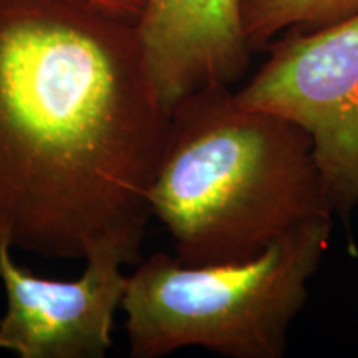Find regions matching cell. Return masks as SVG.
<instances>
[{"mask_svg":"<svg viewBox=\"0 0 358 358\" xmlns=\"http://www.w3.org/2000/svg\"><path fill=\"white\" fill-rule=\"evenodd\" d=\"M334 217L310 221L244 262L187 266L155 252L127 277L129 355L201 347L227 358H282L330 245Z\"/></svg>","mask_w":358,"mask_h":358,"instance_id":"cell-3","label":"cell"},{"mask_svg":"<svg viewBox=\"0 0 358 358\" xmlns=\"http://www.w3.org/2000/svg\"><path fill=\"white\" fill-rule=\"evenodd\" d=\"M136 30L148 73L168 110L206 87H232L249 66L243 0H145Z\"/></svg>","mask_w":358,"mask_h":358,"instance_id":"cell-6","label":"cell"},{"mask_svg":"<svg viewBox=\"0 0 358 358\" xmlns=\"http://www.w3.org/2000/svg\"><path fill=\"white\" fill-rule=\"evenodd\" d=\"M85 262L78 279H47L20 267L12 249L0 245V282L7 297L0 317V352L19 358L106 357L128 274L113 254Z\"/></svg>","mask_w":358,"mask_h":358,"instance_id":"cell-5","label":"cell"},{"mask_svg":"<svg viewBox=\"0 0 358 358\" xmlns=\"http://www.w3.org/2000/svg\"><path fill=\"white\" fill-rule=\"evenodd\" d=\"M169 116L136 22L88 0H0V245L140 262Z\"/></svg>","mask_w":358,"mask_h":358,"instance_id":"cell-1","label":"cell"},{"mask_svg":"<svg viewBox=\"0 0 358 358\" xmlns=\"http://www.w3.org/2000/svg\"><path fill=\"white\" fill-rule=\"evenodd\" d=\"M358 12V0H243L250 47L264 48L289 30H313Z\"/></svg>","mask_w":358,"mask_h":358,"instance_id":"cell-7","label":"cell"},{"mask_svg":"<svg viewBox=\"0 0 358 358\" xmlns=\"http://www.w3.org/2000/svg\"><path fill=\"white\" fill-rule=\"evenodd\" d=\"M236 98L308 134L334 216L358 208V12L313 30H289Z\"/></svg>","mask_w":358,"mask_h":358,"instance_id":"cell-4","label":"cell"},{"mask_svg":"<svg viewBox=\"0 0 358 358\" xmlns=\"http://www.w3.org/2000/svg\"><path fill=\"white\" fill-rule=\"evenodd\" d=\"M93 6H98L122 19L136 22L140 17L145 0H88Z\"/></svg>","mask_w":358,"mask_h":358,"instance_id":"cell-8","label":"cell"},{"mask_svg":"<svg viewBox=\"0 0 358 358\" xmlns=\"http://www.w3.org/2000/svg\"><path fill=\"white\" fill-rule=\"evenodd\" d=\"M146 204L187 266L249 261L303 224L335 217L308 134L241 105L227 85L173 106Z\"/></svg>","mask_w":358,"mask_h":358,"instance_id":"cell-2","label":"cell"}]
</instances>
